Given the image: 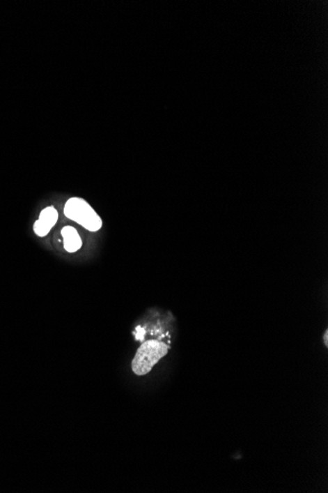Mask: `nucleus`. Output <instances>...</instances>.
I'll return each mask as SVG.
<instances>
[{
    "mask_svg": "<svg viewBox=\"0 0 328 493\" xmlns=\"http://www.w3.org/2000/svg\"><path fill=\"white\" fill-rule=\"evenodd\" d=\"M64 215L88 231L97 232L102 229V219L92 206L83 198L72 197L67 200L64 206Z\"/></svg>",
    "mask_w": 328,
    "mask_h": 493,
    "instance_id": "f03ea898",
    "label": "nucleus"
},
{
    "mask_svg": "<svg viewBox=\"0 0 328 493\" xmlns=\"http://www.w3.org/2000/svg\"><path fill=\"white\" fill-rule=\"evenodd\" d=\"M323 339H325V346L328 344V331H325V335H323Z\"/></svg>",
    "mask_w": 328,
    "mask_h": 493,
    "instance_id": "39448f33",
    "label": "nucleus"
},
{
    "mask_svg": "<svg viewBox=\"0 0 328 493\" xmlns=\"http://www.w3.org/2000/svg\"><path fill=\"white\" fill-rule=\"evenodd\" d=\"M169 353V347L162 342L150 340L139 348L132 361V370L137 375H146Z\"/></svg>",
    "mask_w": 328,
    "mask_h": 493,
    "instance_id": "f257e3e1",
    "label": "nucleus"
},
{
    "mask_svg": "<svg viewBox=\"0 0 328 493\" xmlns=\"http://www.w3.org/2000/svg\"><path fill=\"white\" fill-rule=\"evenodd\" d=\"M64 239V248L68 252H76L82 248V239L75 227L67 226L61 231Z\"/></svg>",
    "mask_w": 328,
    "mask_h": 493,
    "instance_id": "20e7f679",
    "label": "nucleus"
},
{
    "mask_svg": "<svg viewBox=\"0 0 328 493\" xmlns=\"http://www.w3.org/2000/svg\"><path fill=\"white\" fill-rule=\"evenodd\" d=\"M57 221H58V212H57V210L52 206L45 208L40 212L38 221L33 224V231L38 236H47L50 229L55 226Z\"/></svg>",
    "mask_w": 328,
    "mask_h": 493,
    "instance_id": "7ed1b4c3",
    "label": "nucleus"
}]
</instances>
